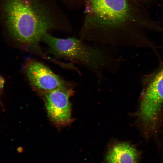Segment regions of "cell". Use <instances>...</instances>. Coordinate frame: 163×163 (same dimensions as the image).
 I'll return each instance as SVG.
<instances>
[{"label":"cell","mask_w":163,"mask_h":163,"mask_svg":"<svg viewBox=\"0 0 163 163\" xmlns=\"http://www.w3.org/2000/svg\"><path fill=\"white\" fill-rule=\"evenodd\" d=\"M139 154L132 145L126 142L116 144L108 151L107 163H137Z\"/></svg>","instance_id":"7"},{"label":"cell","mask_w":163,"mask_h":163,"mask_svg":"<svg viewBox=\"0 0 163 163\" xmlns=\"http://www.w3.org/2000/svg\"><path fill=\"white\" fill-rule=\"evenodd\" d=\"M25 73L30 85L43 93L58 89H68L67 83L48 67L38 61H29Z\"/></svg>","instance_id":"4"},{"label":"cell","mask_w":163,"mask_h":163,"mask_svg":"<svg viewBox=\"0 0 163 163\" xmlns=\"http://www.w3.org/2000/svg\"><path fill=\"white\" fill-rule=\"evenodd\" d=\"M5 82V80L1 76L0 77V87L1 90L3 89Z\"/></svg>","instance_id":"8"},{"label":"cell","mask_w":163,"mask_h":163,"mask_svg":"<svg viewBox=\"0 0 163 163\" xmlns=\"http://www.w3.org/2000/svg\"><path fill=\"white\" fill-rule=\"evenodd\" d=\"M86 2L87 23L97 28H114L130 22L148 24L128 0H86Z\"/></svg>","instance_id":"2"},{"label":"cell","mask_w":163,"mask_h":163,"mask_svg":"<svg viewBox=\"0 0 163 163\" xmlns=\"http://www.w3.org/2000/svg\"><path fill=\"white\" fill-rule=\"evenodd\" d=\"M41 41L46 43L50 52L56 57L72 59L97 72L106 68L110 61L104 51L75 37L59 38L47 33Z\"/></svg>","instance_id":"3"},{"label":"cell","mask_w":163,"mask_h":163,"mask_svg":"<svg viewBox=\"0 0 163 163\" xmlns=\"http://www.w3.org/2000/svg\"><path fill=\"white\" fill-rule=\"evenodd\" d=\"M72 92L71 89H68L43 93L48 116L56 125L64 126L72 121L71 106L69 101Z\"/></svg>","instance_id":"5"},{"label":"cell","mask_w":163,"mask_h":163,"mask_svg":"<svg viewBox=\"0 0 163 163\" xmlns=\"http://www.w3.org/2000/svg\"><path fill=\"white\" fill-rule=\"evenodd\" d=\"M4 10L6 25L11 37L27 49L42 54L39 42L53 27L45 10L28 0H7Z\"/></svg>","instance_id":"1"},{"label":"cell","mask_w":163,"mask_h":163,"mask_svg":"<svg viewBox=\"0 0 163 163\" xmlns=\"http://www.w3.org/2000/svg\"><path fill=\"white\" fill-rule=\"evenodd\" d=\"M163 103V66L148 85L142 101L140 116L145 122L153 121Z\"/></svg>","instance_id":"6"}]
</instances>
